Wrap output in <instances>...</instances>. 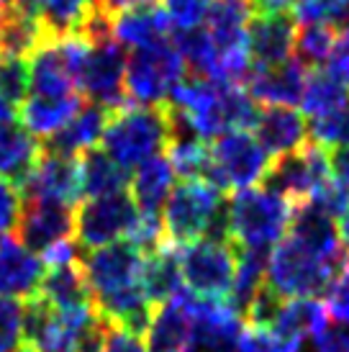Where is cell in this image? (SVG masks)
<instances>
[{
  "mask_svg": "<svg viewBox=\"0 0 349 352\" xmlns=\"http://www.w3.org/2000/svg\"><path fill=\"white\" fill-rule=\"evenodd\" d=\"M165 108L172 134H190L201 142L218 139L226 131H247L260 116V108L247 90L203 78L180 80Z\"/></svg>",
  "mask_w": 349,
  "mask_h": 352,
  "instance_id": "obj_1",
  "label": "cell"
},
{
  "mask_svg": "<svg viewBox=\"0 0 349 352\" xmlns=\"http://www.w3.org/2000/svg\"><path fill=\"white\" fill-rule=\"evenodd\" d=\"M347 260L349 252L331 257L303 245L295 236L285 234L267 254L264 285L282 301L316 298L321 291H326V285L334 280V275L344 267Z\"/></svg>",
  "mask_w": 349,
  "mask_h": 352,
  "instance_id": "obj_2",
  "label": "cell"
},
{
  "mask_svg": "<svg viewBox=\"0 0 349 352\" xmlns=\"http://www.w3.org/2000/svg\"><path fill=\"white\" fill-rule=\"evenodd\" d=\"M159 219L165 245L172 250H183L203 236L229 239L223 193L208 180H183L172 188Z\"/></svg>",
  "mask_w": 349,
  "mask_h": 352,
  "instance_id": "obj_3",
  "label": "cell"
},
{
  "mask_svg": "<svg viewBox=\"0 0 349 352\" xmlns=\"http://www.w3.org/2000/svg\"><path fill=\"white\" fill-rule=\"evenodd\" d=\"M172 137L165 106H126L111 113L103 131V152L124 170L139 167L157 155H165Z\"/></svg>",
  "mask_w": 349,
  "mask_h": 352,
  "instance_id": "obj_4",
  "label": "cell"
},
{
  "mask_svg": "<svg viewBox=\"0 0 349 352\" xmlns=\"http://www.w3.org/2000/svg\"><path fill=\"white\" fill-rule=\"evenodd\" d=\"M295 206L270 188H247L226 206V234L242 250L270 252L288 234Z\"/></svg>",
  "mask_w": 349,
  "mask_h": 352,
  "instance_id": "obj_5",
  "label": "cell"
},
{
  "mask_svg": "<svg viewBox=\"0 0 349 352\" xmlns=\"http://www.w3.org/2000/svg\"><path fill=\"white\" fill-rule=\"evenodd\" d=\"M177 263L188 294L208 301H229L239 265V247L232 239L203 236L177 250Z\"/></svg>",
  "mask_w": 349,
  "mask_h": 352,
  "instance_id": "obj_6",
  "label": "cell"
},
{
  "mask_svg": "<svg viewBox=\"0 0 349 352\" xmlns=\"http://www.w3.org/2000/svg\"><path fill=\"white\" fill-rule=\"evenodd\" d=\"M185 75V59L170 39L136 47L126 57L124 88L131 106H165Z\"/></svg>",
  "mask_w": 349,
  "mask_h": 352,
  "instance_id": "obj_7",
  "label": "cell"
},
{
  "mask_svg": "<svg viewBox=\"0 0 349 352\" xmlns=\"http://www.w3.org/2000/svg\"><path fill=\"white\" fill-rule=\"evenodd\" d=\"M208 149H211L208 183H214L221 193L226 190L239 193L247 188H257V183L264 180L272 165V157L249 131H226Z\"/></svg>",
  "mask_w": 349,
  "mask_h": 352,
  "instance_id": "obj_8",
  "label": "cell"
},
{
  "mask_svg": "<svg viewBox=\"0 0 349 352\" xmlns=\"http://www.w3.org/2000/svg\"><path fill=\"white\" fill-rule=\"evenodd\" d=\"M331 177L334 173H331L329 152L308 142L306 147L295 149L291 155L272 160L270 170L264 175V188H270L282 198H288L293 206H298L308 204Z\"/></svg>",
  "mask_w": 349,
  "mask_h": 352,
  "instance_id": "obj_9",
  "label": "cell"
},
{
  "mask_svg": "<svg viewBox=\"0 0 349 352\" xmlns=\"http://www.w3.org/2000/svg\"><path fill=\"white\" fill-rule=\"evenodd\" d=\"M136 216L139 211L126 190L87 198L75 211V245L80 247V252H90L121 242V236H128Z\"/></svg>",
  "mask_w": 349,
  "mask_h": 352,
  "instance_id": "obj_10",
  "label": "cell"
},
{
  "mask_svg": "<svg viewBox=\"0 0 349 352\" xmlns=\"http://www.w3.org/2000/svg\"><path fill=\"white\" fill-rule=\"evenodd\" d=\"M124 75H126L124 47L116 39L98 41V44H90L85 65L80 69L78 88L90 98V103L116 113L121 108H126L128 103L126 88H124Z\"/></svg>",
  "mask_w": 349,
  "mask_h": 352,
  "instance_id": "obj_11",
  "label": "cell"
},
{
  "mask_svg": "<svg viewBox=\"0 0 349 352\" xmlns=\"http://www.w3.org/2000/svg\"><path fill=\"white\" fill-rule=\"evenodd\" d=\"M21 196L26 201H47V204L75 206L82 198V175L78 157L41 152L36 165L21 183Z\"/></svg>",
  "mask_w": 349,
  "mask_h": 352,
  "instance_id": "obj_12",
  "label": "cell"
},
{
  "mask_svg": "<svg viewBox=\"0 0 349 352\" xmlns=\"http://www.w3.org/2000/svg\"><path fill=\"white\" fill-rule=\"evenodd\" d=\"M19 242L34 254H47L62 242L75 239V211L72 206L26 201L16 224Z\"/></svg>",
  "mask_w": 349,
  "mask_h": 352,
  "instance_id": "obj_13",
  "label": "cell"
},
{
  "mask_svg": "<svg viewBox=\"0 0 349 352\" xmlns=\"http://www.w3.org/2000/svg\"><path fill=\"white\" fill-rule=\"evenodd\" d=\"M193 337L188 352H234L244 332V319L229 301L190 298Z\"/></svg>",
  "mask_w": 349,
  "mask_h": 352,
  "instance_id": "obj_14",
  "label": "cell"
},
{
  "mask_svg": "<svg viewBox=\"0 0 349 352\" xmlns=\"http://www.w3.org/2000/svg\"><path fill=\"white\" fill-rule=\"evenodd\" d=\"M295 19L291 13L252 16L247 29V47L252 67H275L293 57L295 50Z\"/></svg>",
  "mask_w": 349,
  "mask_h": 352,
  "instance_id": "obj_15",
  "label": "cell"
},
{
  "mask_svg": "<svg viewBox=\"0 0 349 352\" xmlns=\"http://www.w3.org/2000/svg\"><path fill=\"white\" fill-rule=\"evenodd\" d=\"M190 298L193 294H188L183 288L172 301L162 303L152 311L149 327L142 337L146 352H188V344L193 337Z\"/></svg>",
  "mask_w": 349,
  "mask_h": 352,
  "instance_id": "obj_16",
  "label": "cell"
},
{
  "mask_svg": "<svg viewBox=\"0 0 349 352\" xmlns=\"http://www.w3.org/2000/svg\"><path fill=\"white\" fill-rule=\"evenodd\" d=\"M47 265L39 254L21 245L19 239H0V296L3 298H34L39 296Z\"/></svg>",
  "mask_w": 349,
  "mask_h": 352,
  "instance_id": "obj_17",
  "label": "cell"
},
{
  "mask_svg": "<svg viewBox=\"0 0 349 352\" xmlns=\"http://www.w3.org/2000/svg\"><path fill=\"white\" fill-rule=\"evenodd\" d=\"M306 80H308V69L298 59L291 57L275 67H252L244 82L254 103H267L270 108H293L295 103H301Z\"/></svg>",
  "mask_w": 349,
  "mask_h": 352,
  "instance_id": "obj_18",
  "label": "cell"
},
{
  "mask_svg": "<svg viewBox=\"0 0 349 352\" xmlns=\"http://www.w3.org/2000/svg\"><path fill=\"white\" fill-rule=\"evenodd\" d=\"M78 88V78L72 72L69 57L62 41H44L31 54L29 65V93L47 98H65Z\"/></svg>",
  "mask_w": 349,
  "mask_h": 352,
  "instance_id": "obj_19",
  "label": "cell"
},
{
  "mask_svg": "<svg viewBox=\"0 0 349 352\" xmlns=\"http://www.w3.org/2000/svg\"><path fill=\"white\" fill-rule=\"evenodd\" d=\"M108 118H111V111L95 106V103H82L78 113L69 118L57 134H52L44 142V149L65 157L85 155L90 149H95V144L100 142L108 126Z\"/></svg>",
  "mask_w": 349,
  "mask_h": 352,
  "instance_id": "obj_20",
  "label": "cell"
},
{
  "mask_svg": "<svg viewBox=\"0 0 349 352\" xmlns=\"http://www.w3.org/2000/svg\"><path fill=\"white\" fill-rule=\"evenodd\" d=\"M254 131H257V142L270 157L291 155L308 144V124L293 108L275 106L260 111Z\"/></svg>",
  "mask_w": 349,
  "mask_h": 352,
  "instance_id": "obj_21",
  "label": "cell"
},
{
  "mask_svg": "<svg viewBox=\"0 0 349 352\" xmlns=\"http://www.w3.org/2000/svg\"><path fill=\"white\" fill-rule=\"evenodd\" d=\"M39 296L47 298V303L59 314L85 311L93 309V296L87 288L85 273L80 260L67 265H52L47 267V275L41 280Z\"/></svg>",
  "mask_w": 349,
  "mask_h": 352,
  "instance_id": "obj_22",
  "label": "cell"
},
{
  "mask_svg": "<svg viewBox=\"0 0 349 352\" xmlns=\"http://www.w3.org/2000/svg\"><path fill=\"white\" fill-rule=\"evenodd\" d=\"M326 309L324 303L316 298H291V301H280L278 311L272 316L267 332L275 334L278 340L295 347H303L306 337L319 334L326 327Z\"/></svg>",
  "mask_w": 349,
  "mask_h": 352,
  "instance_id": "obj_23",
  "label": "cell"
},
{
  "mask_svg": "<svg viewBox=\"0 0 349 352\" xmlns=\"http://www.w3.org/2000/svg\"><path fill=\"white\" fill-rule=\"evenodd\" d=\"M44 152V144L19 121L0 124V177L19 186L26 180L36 160Z\"/></svg>",
  "mask_w": 349,
  "mask_h": 352,
  "instance_id": "obj_24",
  "label": "cell"
},
{
  "mask_svg": "<svg viewBox=\"0 0 349 352\" xmlns=\"http://www.w3.org/2000/svg\"><path fill=\"white\" fill-rule=\"evenodd\" d=\"M10 8H19L39 21L49 41L78 34L90 13L87 0H16Z\"/></svg>",
  "mask_w": 349,
  "mask_h": 352,
  "instance_id": "obj_25",
  "label": "cell"
},
{
  "mask_svg": "<svg viewBox=\"0 0 349 352\" xmlns=\"http://www.w3.org/2000/svg\"><path fill=\"white\" fill-rule=\"evenodd\" d=\"M128 186H131V201L139 214L159 216L174 188V170L167 155H157L142 162L136 167L134 177L128 180Z\"/></svg>",
  "mask_w": 349,
  "mask_h": 352,
  "instance_id": "obj_26",
  "label": "cell"
},
{
  "mask_svg": "<svg viewBox=\"0 0 349 352\" xmlns=\"http://www.w3.org/2000/svg\"><path fill=\"white\" fill-rule=\"evenodd\" d=\"M170 31L162 6L149 3V6H136V8L121 10L113 19V39L121 47H146L155 41L165 39Z\"/></svg>",
  "mask_w": 349,
  "mask_h": 352,
  "instance_id": "obj_27",
  "label": "cell"
},
{
  "mask_svg": "<svg viewBox=\"0 0 349 352\" xmlns=\"http://www.w3.org/2000/svg\"><path fill=\"white\" fill-rule=\"evenodd\" d=\"M183 275L177 263V250L162 245L155 252L144 254V270H142V291L152 309L172 301L183 291Z\"/></svg>",
  "mask_w": 349,
  "mask_h": 352,
  "instance_id": "obj_28",
  "label": "cell"
},
{
  "mask_svg": "<svg viewBox=\"0 0 349 352\" xmlns=\"http://www.w3.org/2000/svg\"><path fill=\"white\" fill-rule=\"evenodd\" d=\"M82 108L80 93L65 96V98H47V96H29L19 106L21 121L34 137L49 139L67 124L69 118Z\"/></svg>",
  "mask_w": 349,
  "mask_h": 352,
  "instance_id": "obj_29",
  "label": "cell"
},
{
  "mask_svg": "<svg viewBox=\"0 0 349 352\" xmlns=\"http://www.w3.org/2000/svg\"><path fill=\"white\" fill-rule=\"evenodd\" d=\"M301 106L303 113L311 121L331 116V113H337V111L349 106V90L337 75H331L329 69H313L308 80H306Z\"/></svg>",
  "mask_w": 349,
  "mask_h": 352,
  "instance_id": "obj_30",
  "label": "cell"
},
{
  "mask_svg": "<svg viewBox=\"0 0 349 352\" xmlns=\"http://www.w3.org/2000/svg\"><path fill=\"white\" fill-rule=\"evenodd\" d=\"M80 175H82V196L98 198L111 193H124L128 186V170L116 165L106 152L90 149L80 157Z\"/></svg>",
  "mask_w": 349,
  "mask_h": 352,
  "instance_id": "obj_31",
  "label": "cell"
},
{
  "mask_svg": "<svg viewBox=\"0 0 349 352\" xmlns=\"http://www.w3.org/2000/svg\"><path fill=\"white\" fill-rule=\"evenodd\" d=\"M47 39V34L41 29L36 19H31L29 13L19 8H5L3 29H0V57L26 59L39 50Z\"/></svg>",
  "mask_w": 349,
  "mask_h": 352,
  "instance_id": "obj_32",
  "label": "cell"
},
{
  "mask_svg": "<svg viewBox=\"0 0 349 352\" xmlns=\"http://www.w3.org/2000/svg\"><path fill=\"white\" fill-rule=\"evenodd\" d=\"M337 34L339 31L331 26H321V23H308L295 31V54L306 69H316L321 65H326L337 44Z\"/></svg>",
  "mask_w": 349,
  "mask_h": 352,
  "instance_id": "obj_33",
  "label": "cell"
},
{
  "mask_svg": "<svg viewBox=\"0 0 349 352\" xmlns=\"http://www.w3.org/2000/svg\"><path fill=\"white\" fill-rule=\"evenodd\" d=\"M293 19L303 26L321 23L331 29H347L349 26V3L344 0H293Z\"/></svg>",
  "mask_w": 349,
  "mask_h": 352,
  "instance_id": "obj_34",
  "label": "cell"
},
{
  "mask_svg": "<svg viewBox=\"0 0 349 352\" xmlns=\"http://www.w3.org/2000/svg\"><path fill=\"white\" fill-rule=\"evenodd\" d=\"M311 144L321 149L349 147V106L324 118H313L308 124Z\"/></svg>",
  "mask_w": 349,
  "mask_h": 352,
  "instance_id": "obj_35",
  "label": "cell"
},
{
  "mask_svg": "<svg viewBox=\"0 0 349 352\" xmlns=\"http://www.w3.org/2000/svg\"><path fill=\"white\" fill-rule=\"evenodd\" d=\"M0 96L10 106H19L29 98V62L26 59L0 57Z\"/></svg>",
  "mask_w": 349,
  "mask_h": 352,
  "instance_id": "obj_36",
  "label": "cell"
},
{
  "mask_svg": "<svg viewBox=\"0 0 349 352\" xmlns=\"http://www.w3.org/2000/svg\"><path fill=\"white\" fill-rule=\"evenodd\" d=\"M162 10L174 31H193L205 23L208 0H165Z\"/></svg>",
  "mask_w": 349,
  "mask_h": 352,
  "instance_id": "obj_37",
  "label": "cell"
},
{
  "mask_svg": "<svg viewBox=\"0 0 349 352\" xmlns=\"http://www.w3.org/2000/svg\"><path fill=\"white\" fill-rule=\"evenodd\" d=\"M23 337V306L0 296V352H13Z\"/></svg>",
  "mask_w": 349,
  "mask_h": 352,
  "instance_id": "obj_38",
  "label": "cell"
},
{
  "mask_svg": "<svg viewBox=\"0 0 349 352\" xmlns=\"http://www.w3.org/2000/svg\"><path fill=\"white\" fill-rule=\"evenodd\" d=\"M324 309L339 324H349V260L324 291Z\"/></svg>",
  "mask_w": 349,
  "mask_h": 352,
  "instance_id": "obj_39",
  "label": "cell"
},
{
  "mask_svg": "<svg viewBox=\"0 0 349 352\" xmlns=\"http://www.w3.org/2000/svg\"><path fill=\"white\" fill-rule=\"evenodd\" d=\"M301 350L303 347L282 342V340H278L267 329H257V327H247L244 324V332L239 337L234 352H301Z\"/></svg>",
  "mask_w": 349,
  "mask_h": 352,
  "instance_id": "obj_40",
  "label": "cell"
},
{
  "mask_svg": "<svg viewBox=\"0 0 349 352\" xmlns=\"http://www.w3.org/2000/svg\"><path fill=\"white\" fill-rule=\"evenodd\" d=\"M21 208H23V196H21L19 186L0 177V239L16 229Z\"/></svg>",
  "mask_w": 349,
  "mask_h": 352,
  "instance_id": "obj_41",
  "label": "cell"
},
{
  "mask_svg": "<svg viewBox=\"0 0 349 352\" xmlns=\"http://www.w3.org/2000/svg\"><path fill=\"white\" fill-rule=\"evenodd\" d=\"M308 204H313L316 208H321L324 214H329L331 219H334V216H339L341 211H344V206L349 204V188L344 186L341 180L331 177L329 183L321 188Z\"/></svg>",
  "mask_w": 349,
  "mask_h": 352,
  "instance_id": "obj_42",
  "label": "cell"
},
{
  "mask_svg": "<svg viewBox=\"0 0 349 352\" xmlns=\"http://www.w3.org/2000/svg\"><path fill=\"white\" fill-rule=\"evenodd\" d=\"M313 352H349V324H326L313 334Z\"/></svg>",
  "mask_w": 349,
  "mask_h": 352,
  "instance_id": "obj_43",
  "label": "cell"
},
{
  "mask_svg": "<svg viewBox=\"0 0 349 352\" xmlns=\"http://www.w3.org/2000/svg\"><path fill=\"white\" fill-rule=\"evenodd\" d=\"M326 65H329L331 75H337L344 85H349V26L337 34V44H334V52Z\"/></svg>",
  "mask_w": 349,
  "mask_h": 352,
  "instance_id": "obj_44",
  "label": "cell"
},
{
  "mask_svg": "<svg viewBox=\"0 0 349 352\" xmlns=\"http://www.w3.org/2000/svg\"><path fill=\"white\" fill-rule=\"evenodd\" d=\"M106 352H146V350H144V340L139 334L108 324Z\"/></svg>",
  "mask_w": 349,
  "mask_h": 352,
  "instance_id": "obj_45",
  "label": "cell"
},
{
  "mask_svg": "<svg viewBox=\"0 0 349 352\" xmlns=\"http://www.w3.org/2000/svg\"><path fill=\"white\" fill-rule=\"evenodd\" d=\"M331 160V173L337 180H341L349 188V147L334 149V155H329Z\"/></svg>",
  "mask_w": 349,
  "mask_h": 352,
  "instance_id": "obj_46",
  "label": "cell"
},
{
  "mask_svg": "<svg viewBox=\"0 0 349 352\" xmlns=\"http://www.w3.org/2000/svg\"><path fill=\"white\" fill-rule=\"evenodd\" d=\"M155 0H103V8L113 16V13H121V10L136 8V6H149Z\"/></svg>",
  "mask_w": 349,
  "mask_h": 352,
  "instance_id": "obj_47",
  "label": "cell"
},
{
  "mask_svg": "<svg viewBox=\"0 0 349 352\" xmlns=\"http://www.w3.org/2000/svg\"><path fill=\"white\" fill-rule=\"evenodd\" d=\"M339 219L341 221H339V229H337V232H339V242H341V247L349 252V204L344 206V211L339 214Z\"/></svg>",
  "mask_w": 349,
  "mask_h": 352,
  "instance_id": "obj_48",
  "label": "cell"
},
{
  "mask_svg": "<svg viewBox=\"0 0 349 352\" xmlns=\"http://www.w3.org/2000/svg\"><path fill=\"white\" fill-rule=\"evenodd\" d=\"M13 113H16V106H10L8 100L0 96V124L3 121H13Z\"/></svg>",
  "mask_w": 349,
  "mask_h": 352,
  "instance_id": "obj_49",
  "label": "cell"
},
{
  "mask_svg": "<svg viewBox=\"0 0 349 352\" xmlns=\"http://www.w3.org/2000/svg\"><path fill=\"white\" fill-rule=\"evenodd\" d=\"M13 352H39V350H36V347H34L31 342H21Z\"/></svg>",
  "mask_w": 349,
  "mask_h": 352,
  "instance_id": "obj_50",
  "label": "cell"
},
{
  "mask_svg": "<svg viewBox=\"0 0 349 352\" xmlns=\"http://www.w3.org/2000/svg\"><path fill=\"white\" fill-rule=\"evenodd\" d=\"M90 8H103V0H87Z\"/></svg>",
  "mask_w": 349,
  "mask_h": 352,
  "instance_id": "obj_51",
  "label": "cell"
},
{
  "mask_svg": "<svg viewBox=\"0 0 349 352\" xmlns=\"http://www.w3.org/2000/svg\"><path fill=\"white\" fill-rule=\"evenodd\" d=\"M13 3H16V0H0V6H5V8H10Z\"/></svg>",
  "mask_w": 349,
  "mask_h": 352,
  "instance_id": "obj_52",
  "label": "cell"
},
{
  "mask_svg": "<svg viewBox=\"0 0 349 352\" xmlns=\"http://www.w3.org/2000/svg\"><path fill=\"white\" fill-rule=\"evenodd\" d=\"M3 19H5V13H3V10H0V29H3Z\"/></svg>",
  "mask_w": 349,
  "mask_h": 352,
  "instance_id": "obj_53",
  "label": "cell"
},
{
  "mask_svg": "<svg viewBox=\"0 0 349 352\" xmlns=\"http://www.w3.org/2000/svg\"><path fill=\"white\" fill-rule=\"evenodd\" d=\"M344 3H349V0H344Z\"/></svg>",
  "mask_w": 349,
  "mask_h": 352,
  "instance_id": "obj_54",
  "label": "cell"
}]
</instances>
